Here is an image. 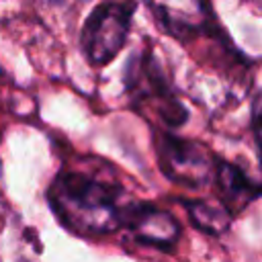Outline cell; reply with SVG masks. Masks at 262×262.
Wrapping results in <instances>:
<instances>
[{"instance_id":"obj_1","label":"cell","mask_w":262,"mask_h":262,"mask_svg":"<svg viewBox=\"0 0 262 262\" xmlns=\"http://www.w3.org/2000/svg\"><path fill=\"white\" fill-rule=\"evenodd\" d=\"M115 180L82 170H63L53 180L47 199L63 225L80 233H111L123 227L125 207Z\"/></svg>"},{"instance_id":"obj_2","label":"cell","mask_w":262,"mask_h":262,"mask_svg":"<svg viewBox=\"0 0 262 262\" xmlns=\"http://www.w3.org/2000/svg\"><path fill=\"white\" fill-rule=\"evenodd\" d=\"M137 4L102 2L86 16L80 33V45L92 66L111 63L127 41L131 18Z\"/></svg>"},{"instance_id":"obj_3","label":"cell","mask_w":262,"mask_h":262,"mask_svg":"<svg viewBox=\"0 0 262 262\" xmlns=\"http://www.w3.org/2000/svg\"><path fill=\"white\" fill-rule=\"evenodd\" d=\"M158 160L166 178L188 188H201L215 178L217 162L209 149L168 131L158 137Z\"/></svg>"},{"instance_id":"obj_4","label":"cell","mask_w":262,"mask_h":262,"mask_svg":"<svg viewBox=\"0 0 262 262\" xmlns=\"http://www.w3.org/2000/svg\"><path fill=\"white\" fill-rule=\"evenodd\" d=\"M127 72H131V78H127V88L133 90L143 100H151L156 104V111L160 113L162 121L168 127H180L186 123L188 113H186L184 104L176 98V94L172 92L170 84L166 82L158 61L149 53L143 55V61L139 66L129 61Z\"/></svg>"},{"instance_id":"obj_5","label":"cell","mask_w":262,"mask_h":262,"mask_svg":"<svg viewBox=\"0 0 262 262\" xmlns=\"http://www.w3.org/2000/svg\"><path fill=\"white\" fill-rule=\"evenodd\" d=\"M123 227L135 242L160 250L174 248L180 237L178 221L168 211L158 209L149 203H127Z\"/></svg>"},{"instance_id":"obj_6","label":"cell","mask_w":262,"mask_h":262,"mask_svg":"<svg viewBox=\"0 0 262 262\" xmlns=\"http://www.w3.org/2000/svg\"><path fill=\"white\" fill-rule=\"evenodd\" d=\"M215 186L221 199V205L229 211L231 217L239 215L250 203L262 196V184L246 174L237 164L219 160L215 168Z\"/></svg>"},{"instance_id":"obj_7","label":"cell","mask_w":262,"mask_h":262,"mask_svg":"<svg viewBox=\"0 0 262 262\" xmlns=\"http://www.w3.org/2000/svg\"><path fill=\"white\" fill-rule=\"evenodd\" d=\"M154 18L158 25L176 39L194 37L201 33H211L213 27L217 29L215 14L211 12L209 4H199L194 14H184L186 6H168V4H149Z\"/></svg>"},{"instance_id":"obj_8","label":"cell","mask_w":262,"mask_h":262,"mask_svg":"<svg viewBox=\"0 0 262 262\" xmlns=\"http://www.w3.org/2000/svg\"><path fill=\"white\" fill-rule=\"evenodd\" d=\"M182 207L186 209L192 225L205 233H211V235L225 233L231 225V219H233L221 203L217 205L211 201L194 199V201H182Z\"/></svg>"},{"instance_id":"obj_9","label":"cell","mask_w":262,"mask_h":262,"mask_svg":"<svg viewBox=\"0 0 262 262\" xmlns=\"http://www.w3.org/2000/svg\"><path fill=\"white\" fill-rule=\"evenodd\" d=\"M250 125H252L254 141H256V147H258V156H260V164H262V88H260V90L254 94V98H252Z\"/></svg>"},{"instance_id":"obj_10","label":"cell","mask_w":262,"mask_h":262,"mask_svg":"<svg viewBox=\"0 0 262 262\" xmlns=\"http://www.w3.org/2000/svg\"><path fill=\"white\" fill-rule=\"evenodd\" d=\"M0 78H2V70H0Z\"/></svg>"}]
</instances>
